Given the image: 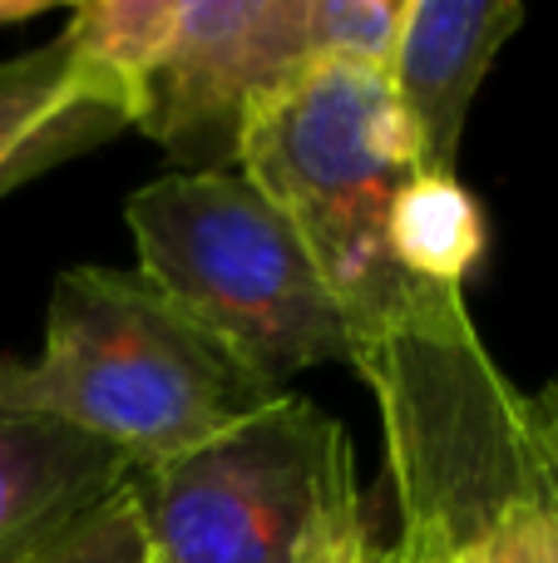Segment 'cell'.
Instances as JSON below:
<instances>
[{
	"mask_svg": "<svg viewBox=\"0 0 558 563\" xmlns=\"http://www.w3.org/2000/svg\"><path fill=\"white\" fill-rule=\"evenodd\" d=\"M381 410L405 563H558V495L529 396L460 287H415L356 341Z\"/></svg>",
	"mask_w": 558,
	"mask_h": 563,
	"instance_id": "1",
	"label": "cell"
},
{
	"mask_svg": "<svg viewBox=\"0 0 558 563\" xmlns=\"http://www.w3.org/2000/svg\"><path fill=\"white\" fill-rule=\"evenodd\" d=\"M263 386L213 331L119 267H69L49 291L35 366H0V400L109 445L134 475L253 420Z\"/></svg>",
	"mask_w": 558,
	"mask_h": 563,
	"instance_id": "2",
	"label": "cell"
},
{
	"mask_svg": "<svg viewBox=\"0 0 558 563\" xmlns=\"http://www.w3.org/2000/svg\"><path fill=\"white\" fill-rule=\"evenodd\" d=\"M138 277L213 331L263 386L356 361V327L287 213L243 168L144 184L124 208Z\"/></svg>",
	"mask_w": 558,
	"mask_h": 563,
	"instance_id": "3",
	"label": "cell"
},
{
	"mask_svg": "<svg viewBox=\"0 0 558 563\" xmlns=\"http://www.w3.org/2000/svg\"><path fill=\"white\" fill-rule=\"evenodd\" d=\"M237 168L302 233L356 341L425 287L391 257L395 203L421 168L386 69L316 59L247 124Z\"/></svg>",
	"mask_w": 558,
	"mask_h": 563,
	"instance_id": "4",
	"label": "cell"
},
{
	"mask_svg": "<svg viewBox=\"0 0 558 563\" xmlns=\"http://www.w3.org/2000/svg\"><path fill=\"white\" fill-rule=\"evenodd\" d=\"M158 563H336L366 539L342 420L277 396L227 435L134 475Z\"/></svg>",
	"mask_w": 558,
	"mask_h": 563,
	"instance_id": "5",
	"label": "cell"
},
{
	"mask_svg": "<svg viewBox=\"0 0 558 563\" xmlns=\"http://www.w3.org/2000/svg\"><path fill=\"white\" fill-rule=\"evenodd\" d=\"M316 59L312 0H178L174 35L134 89V129L217 168Z\"/></svg>",
	"mask_w": 558,
	"mask_h": 563,
	"instance_id": "6",
	"label": "cell"
},
{
	"mask_svg": "<svg viewBox=\"0 0 558 563\" xmlns=\"http://www.w3.org/2000/svg\"><path fill=\"white\" fill-rule=\"evenodd\" d=\"M520 25V0H405L386 79L411 129L421 178H455L470 104Z\"/></svg>",
	"mask_w": 558,
	"mask_h": 563,
	"instance_id": "7",
	"label": "cell"
},
{
	"mask_svg": "<svg viewBox=\"0 0 558 563\" xmlns=\"http://www.w3.org/2000/svg\"><path fill=\"white\" fill-rule=\"evenodd\" d=\"M134 89L69 35L0 65V198L134 129Z\"/></svg>",
	"mask_w": 558,
	"mask_h": 563,
	"instance_id": "8",
	"label": "cell"
},
{
	"mask_svg": "<svg viewBox=\"0 0 558 563\" xmlns=\"http://www.w3.org/2000/svg\"><path fill=\"white\" fill-rule=\"evenodd\" d=\"M129 479L94 435L0 400V563H35Z\"/></svg>",
	"mask_w": 558,
	"mask_h": 563,
	"instance_id": "9",
	"label": "cell"
},
{
	"mask_svg": "<svg viewBox=\"0 0 558 563\" xmlns=\"http://www.w3.org/2000/svg\"><path fill=\"white\" fill-rule=\"evenodd\" d=\"M484 253L480 203L460 178H415L391 218V257L411 282L460 287Z\"/></svg>",
	"mask_w": 558,
	"mask_h": 563,
	"instance_id": "10",
	"label": "cell"
},
{
	"mask_svg": "<svg viewBox=\"0 0 558 563\" xmlns=\"http://www.w3.org/2000/svg\"><path fill=\"white\" fill-rule=\"evenodd\" d=\"M174 15L178 0H89V5L69 10L65 35L89 59H99L109 75L138 89V79L154 69V59L164 55L168 35H174Z\"/></svg>",
	"mask_w": 558,
	"mask_h": 563,
	"instance_id": "11",
	"label": "cell"
},
{
	"mask_svg": "<svg viewBox=\"0 0 558 563\" xmlns=\"http://www.w3.org/2000/svg\"><path fill=\"white\" fill-rule=\"evenodd\" d=\"M405 25V0H312V40L322 59L386 69Z\"/></svg>",
	"mask_w": 558,
	"mask_h": 563,
	"instance_id": "12",
	"label": "cell"
},
{
	"mask_svg": "<svg viewBox=\"0 0 558 563\" xmlns=\"http://www.w3.org/2000/svg\"><path fill=\"white\" fill-rule=\"evenodd\" d=\"M144 559H148V534L134 499V479H129L109 505H99L85 525H75L35 563H144Z\"/></svg>",
	"mask_w": 558,
	"mask_h": 563,
	"instance_id": "13",
	"label": "cell"
},
{
	"mask_svg": "<svg viewBox=\"0 0 558 563\" xmlns=\"http://www.w3.org/2000/svg\"><path fill=\"white\" fill-rule=\"evenodd\" d=\"M529 410H534V430H539V450L549 460V479H554V495H558V376L539 396H529Z\"/></svg>",
	"mask_w": 558,
	"mask_h": 563,
	"instance_id": "14",
	"label": "cell"
},
{
	"mask_svg": "<svg viewBox=\"0 0 558 563\" xmlns=\"http://www.w3.org/2000/svg\"><path fill=\"white\" fill-rule=\"evenodd\" d=\"M336 563H405V559H401L395 544H376V534H366V539H356Z\"/></svg>",
	"mask_w": 558,
	"mask_h": 563,
	"instance_id": "15",
	"label": "cell"
},
{
	"mask_svg": "<svg viewBox=\"0 0 558 563\" xmlns=\"http://www.w3.org/2000/svg\"><path fill=\"white\" fill-rule=\"evenodd\" d=\"M49 5H55V0H0V25H20V20H35V15H45Z\"/></svg>",
	"mask_w": 558,
	"mask_h": 563,
	"instance_id": "16",
	"label": "cell"
},
{
	"mask_svg": "<svg viewBox=\"0 0 558 563\" xmlns=\"http://www.w3.org/2000/svg\"><path fill=\"white\" fill-rule=\"evenodd\" d=\"M144 563H158V559H154V554H148V559H144Z\"/></svg>",
	"mask_w": 558,
	"mask_h": 563,
	"instance_id": "17",
	"label": "cell"
}]
</instances>
